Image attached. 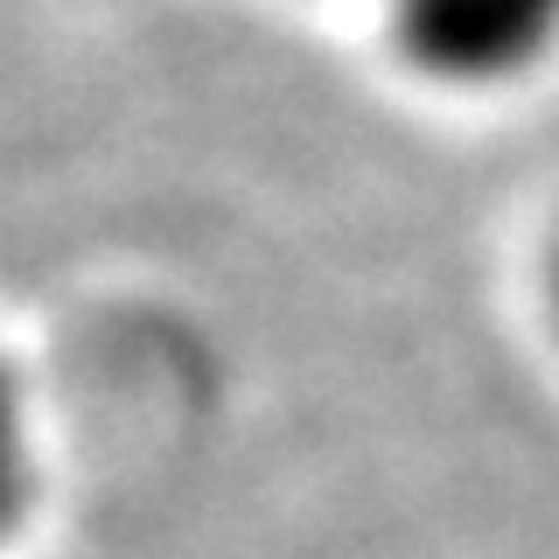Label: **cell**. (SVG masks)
<instances>
[{"label": "cell", "instance_id": "6da1fadb", "mask_svg": "<svg viewBox=\"0 0 559 559\" xmlns=\"http://www.w3.org/2000/svg\"><path fill=\"white\" fill-rule=\"evenodd\" d=\"M392 28L413 63L476 84L532 63L552 43L559 0H392Z\"/></svg>", "mask_w": 559, "mask_h": 559}, {"label": "cell", "instance_id": "7a4b0ae2", "mask_svg": "<svg viewBox=\"0 0 559 559\" xmlns=\"http://www.w3.org/2000/svg\"><path fill=\"white\" fill-rule=\"evenodd\" d=\"M22 489H28V441H22V406H14V384L0 371V538L22 518Z\"/></svg>", "mask_w": 559, "mask_h": 559}, {"label": "cell", "instance_id": "3957f363", "mask_svg": "<svg viewBox=\"0 0 559 559\" xmlns=\"http://www.w3.org/2000/svg\"><path fill=\"white\" fill-rule=\"evenodd\" d=\"M552 294H559V266H552Z\"/></svg>", "mask_w": 559, "mask_h": 559}]
</instances>
